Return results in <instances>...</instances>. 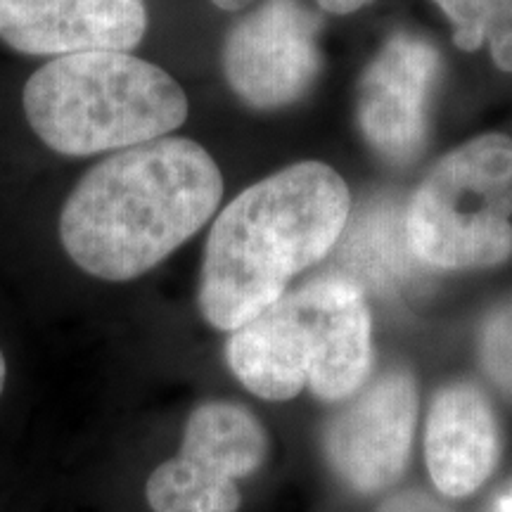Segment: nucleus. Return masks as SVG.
Masks as SVG:
<instances>
[{
  "instance_id": "1",
  "label": "nucleus",
  "mask_w": 512,
  "mask_h": 512,
  "mask_svg": "<svg viewBox=\"0 0 512 512\" xmlns=\"http://www.w3.org/2000/svg\"><path fill=\"white\" fill-rule=\"evenodd\" d=\"M221 197L219 164L195 140L126 147L74 185L60 211V242L81 271L126 283L185 245Z\"/></svg>"
},
{
  "instance_id": "2",
  "label": "nucleus",
  "mask_w": 512,
  "mask_h": 512,
  "mask_svg": "<svg viewBox=\"0 0 512 512\" xmlns=\"http://www.w3.org/2000/svg\"><path fill=\"white\" fill-rule=\"evenodd\" d=\"M344 178L299 162L240 192L211 226L197 304L211 328L233 332L285 297L297 273L325 259L349 223Z\"/></svg>"
},
{
  "instance_id": "3",
  "label": "nucleus",
  "mask_w": 512,
  "mask_h": 512,
  "mask_svg": "<svg viewBox=\"0 0 512 512\" xmlns=\"http://www.w3.org/2000/svg\"><path fill=\"white\" fill-rule=\"evenodd\" d=\"M22 105L31 131L67 157L152 143L188 119L183 88L131 53L53 57L29 76Z\"/></svg>"
},
{
  "instance_id": "4",
  "label": "nucleus",
  "mask_w": 512,
  "mask_h": 512,
  "mask_svg": "<svg viewBox=\"0 0 512 512\" xmlns=\"http://www.w3.org/2000/svg\"><path fill=\"white\" fill-rule=\"evenodd\" d=\"M512 138L484 133L441 157L403 211L408 249L446 271L512 256Z\"/></svg>"
},
{
  "instance_id": "5",
  "label": "nucleus",
  "mask_w": 512,
  "mask_h": 512,
  "mask_svg": "<svg viewBox=\"0 0 512 512\" xmlns=\"http://www.w3.org/2000/svg\"><path fill=\"white\" fill-rule=\"evenodd\" d=\"M271 453L261 420L233 401H204L185 422L181 451L152 470L145 498L152 512H238L240 482Z\"/></svg>"
},
{
  "instance_id": "6",
  "label": "nucleus",
  "mask_w": 512,
  "mask_h": 512,
  "mask_svg": "<svg viewBox=\"0 0 512 512\" xmlns=\"http://www.w3.org/2000/svg\"><path fill=\"white\" fill-rule=\"evenodd\" d=\"M420 396L408 368H389L366 380L323 432L330 470L358 496L392 489L411 463Z\"/></svg>"
},
{
  "instance_id": "7",
  "label": "nucleus",
  "mask_w": 512,
  "mask_h": 512,
  "mask_svg": "<svg viewBox=\"0 0 512 512\" xmlns=\"http://www.w3.org/2000/svg\"><path fill=\"white\" fill-rule=\"evenodd\" d=\"M320 19L302 0H264L233 24L223 43V74L256 110H278L309 93L320 74Z\"/></svg>"
},
{
  "instance_id": "8",
  "label": "nucleus",
  "mask_w": 512,
  "mask_h": 512,
  "mask_svg": "<svg viewBox=\"0 0 512 512\" xmlns=\"http://www.w3.org/2000/svg\"><path fill=\"white\" fill-rule=\"evenodd\" d=\"M439 72L437 48L406 31L373 57L358 86V124L377 155L394 164L420 155Z\"/></svg>"
},
{
  "instance_id": "9",
  "label": "nucleus",
  "mask_w": 512,
  "mask_h": 512,
  "mask_svg": "<svg viewBox=\"0 0 512 512\" xmlns=\"http://www.w3.org/2000/svg\"><path fill=\"white\" fill-rule=\"evenodd\" d=\"M287 299L309 342L311 392L320 401H347L373 368V320L363 287L347 275H328Z\"/></svg>"
},
{
  "instance_id": "10",
  "label": "nucleus",
  "mask_w": 512,
  "mask_h": 512,
  "mask_svg": "<svg viewBox=\"0 0 512 512\" xmlns=\"http://www.w3.org/2000/svg\"><path fill=\"white\" fill-rule=\"evenodd\" d=\"M145 31V0H0V41L22 55L128 53Z\"/></svg>"
},
{
  "instance_id": "11",
  "label": "nucleus",
  "mask_w": 512,
  "mask_h": 512,
  "mask_svg": "<svg viewBox=\"0 0 512 512\" xmlns=\"http://www.w3.org/2000/svg\"><path fill=\"white\" fill-rule=\"evenodd\" d=\"M503 456L501 422L482 389L451 382L434 394L425 422V465L439 496H475Z\"/></svg>"
},
{
  "instance_id": "12",
  "label": "nucleus",
  "mask_w": 512,
  "mask_h": 512,
  "mask_svg": "<svg viewBox=\"0 0 512 512\" xmlns=\"http://www.w3.org/2000/svg\"><path fill=\"white\" fill-rule=\"evenodd\" d=\"M226 361L242 387L264 401H290L309 387V342L287 294L230 332Z\"/></svg>"
},
{
  "instance_id": "13",
  "label": "nucleus",
  "mask_w": 512,
  "mask_h": 512,
  "mask_svg": "<svg viewBox=\"0 0 512 512\" xmlns=\"http://www.w3.org/2000/svg\"><path fill=\"white\" fill-rule=\"evenodd\" d=\"M339 259L349 266L347 278L361 275L358 285L368 283L377 290L401 283L411 273L413 261H418L408 249L403 219L392 204H380L358 219L349 238H344Z\"/></svg>"
},
{
  "instance_id": "14",
  "label": "nucleus",
  "mask_w": 512,
  "mask_h": 512,
  "mask_svg": "<svg viewBox=\"0 0 512 512\" xmlns=\"http://www.w3.org/2000/svg\"><path fill=\"white\" fill-rule=\"evenodd\" d=\"M453 24V43L475 53L486 41L491 60L512 74V0H434Z\"/></svg>"
},
{
  "instance_id": "15",
  "label": "nucleus",
  "mask_w": 512,
  "mask_h": 512,
  "mask_svg": "<svg viewBox=\"0 0 512 512\" xmlns=\"http://www.w3.org/2000/svg\"><path fill=\"white\" fill-rule=\"evenodd\" d=\"M479 361L491 382L512 399V302L498 306L479 332Z\"/></svg>"
},
{
  "instance_id": "16",
  "label": "nucleus",
  "mask_w": 512,
  "mask_h": 512,
  "mask_svg": "<svg viewBox=\"0 0 512 512\" xmlns=\"http://www.w3.org/2000/svg\"><path fill=\"white\" fill-rule=\"evenodd\" d=\"M375 512H453L441 498L420 489L392 494Z\"/></svg>"
},
{
  "instance_id": "17",
  "label": "nucleus",
  "mask_w": 512,
  "mask_h": 512,
  "mask_svg": "<svg viewBox=\"0 0 512 512\" xmlns=\"http://www.w3.org/2000/svg\"><path fill=\"white\" fill-rule=\"evenodd\" d=\"M320 10L330 12V15H351V12L368 8L375 0H316Z\"/></svg>"
},
{
  "instance_id": "18",
  "label": "nucleus",
  "mask_w": 512,
  "mask_h": 512,
  "mask_svg": "<svg viewBox=\"0 0 512 512\" xmlns=\"http://www.w3.org/2000/svg\"><path fill=\"white\" fill-rule=\"evenodd\" d=\"M211 3L216 5L219 10H226V12H238L242 8H247L252 0H211Z\"/></svg>"
},
{
  "instance_id": "19",
  "label": "nucleus",
  "mask_w": 512,
  "mask_h": 512,
  "mask_svg": "<svg viewBox=\"0 0 512 512\" xmlns=\"http://www.w3.org/2000/svg\"><path fill=\"white\" fill-rule=\"evenodd\" d=\"M5 377H8V363H5L3 351H0V396H3V389H5Z\"/></svg>"
},
{
  "instance_id": "20",
  "label": "nucleus",
  "mask_w": 512,
  "mask_h": 512,
  "mask_svg": "<svg viewBox=\"0 0 512 512\" xmlns=\"http://www.w3.org/2000/svg\"><path fill=\"white\" fill-rule=\"evenodd\" d=\"M498 512H512V491L498 501Z\"/></svg>"
}]
</instances>
